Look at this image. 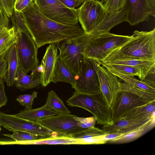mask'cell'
<instances>
[{
    "label": "cell",
    "mask_w": 155,
    "mask_h": 155,
    "mask_svg": "<svg viewBox=\"0 0 155 155\" xmlns=\"http://www.w3.org/2000/svg\"><path fill=\"white\" fill-rule=\"evenodd\" d=\"M28 32L37 48L80 36L85 33L78 25L54 21L43 15L33 2L21 12Z\"/></svg>",
    "instance_id": "6da1fadb"
},
{
    "label": "cell",
    "mask_w": 155,
    "mask_h": 155,
    "mask_svg": "<svg viewBox=\"0 0 155 155\" xmlns=\"http://www.w3.org/2000/svg\"><path fill=\"white\" fill-rule=\"evenodd\" d=\"M132 35L130 40L100 62L128 59L155 62V28L149 31L136 30Z\"/></svg>",
    "instance_id": "7a4b0ae2"
},
{
    "label": "cell",
    "mask_w": 155,
    "mask_h": 155,
    "mask_svg": "<svg viewBox=\"0 0 155 155\" xmlns=\"http://www.w3.org/2000/svg\"><path fill=\"white\" fill-rule=\"evenodd\" d=\"M96 37L90 31L77 37L56 43L59 51V58L76 78L82 70L85 48L90 41Z\"/></svg>",
    "instance_id": "3957f363"
},
{
    "label": "cell",
    "mask_w": 155,
    "mask_h": 155,
    "mask_svg": "<svg viewBox=\"0 0 155 155\" xmlns=\"http://www.w3.org/2000/svg\"><path fill=\"white\" fill-rule=\"evenodd\" d=\"M66 102L69 106L82 108L91 112L100 125L113 124L111 109L101 91L88 94L75 91Z\"/></svg>",
    "instance_id": "277c9868"
},
{
    "label": "cell",
    "mask_w": 155,
    "mask_h": 155,
    "mask_svg": "<svg viewBox=\"0 0 155 155\" xmlns=\"http://www.w3.org/2000/svg\"><path fill=\"white\" fill-rule=\"evenodd\" d=\"M132 38V35H124L110 33L96 37L87 45L84 57L98 62H102L110 54L123 46Z\"/></svg>",
    "instance_id": "5b68a950"
},
{
    "label": "cell",
    "mask_w": 155,
    "mask_h": 155,
    "mask_svg": "<svg viewBox=\"0 0 155 155\" xmlns=\"http://www.w3.org/2000/svg\"><path fill=\"white\" fill-rule=\"evenodd\" d=\"M16 28L17 41L15 45L19 66L27 74L38 66V48L28 31Z\"/></svg>",
    "instance_id": "8992f818"
},
{
    "label": "cell",
    "mask_w": 155,
    "mask_h": 155,
    "mask_svg": "<svg viewBox=\"0 0 155 155\" xmlns=\"http://www.w3.org/2000/svg\"><path fill=\"white\" fill-rule=\"evenodd\" d=\"M41 12L57 22L70 25H78L75 9L70 8L58 0H34Z\"/></svg>",
    "instance_id": "52a82bcc"
},
{
    "label": "cell",
    "mask_w": 155,
    "mask_h": 155,
    "mask_svg": "<svg viewBox=\"0 0 155 155\" xmlns=\"http://www.w3.org/2000/svg\"><path fill=\"white\" fill-rule=\"evenodd\" d=\"M76 10L78 21L85 33L94 28L108 15L103 2L99 0H85Z\"/></svg>",
    "instance_id": "ba28073f"
},
{
    "label": "cell",
    "mask_w": 155,
    "mask_h": 155,
    "mask_svg": "<svg viewBox=\"0 0 155 155\" xmlns=\"http://www.w3.org/2000/svg\"><path fill=\"white\" fill-rule=\"evenodd\" d=\"M0 126L10 131L19 130L42 136H63L53 132L37 121L34 122L0 112Z\"/></svg>",
    "instance_id": "9c48e42d"
},
{
    "label": "cell",
    "mask_w": 155,
    "mask_h": 155,
    "mask_svg": "<svg viewBox=\"0 0 155 155\" xmlns=\"http://www.w3.org/2000/svg\"><path fill=\"white\" fill-rule=\"evenodd\" d=\"M76 115L60 114L40 119L37 121L52 131L70 137L71 135L85 130L74 118Z\"/></svg>",
    "instance_id": "30bf717a"
},
{
    "label": "cell",
    "mask_w": 155,
    "mask_h": 155,
    "mask_svg": "<svg viewBox=\"0 0 155 155\" xmlns=\"http://www.w3.org/2000/svg\"><path fill=\"white\" fill-rule=\"evenodd\" d=\"M98 64L94 59L85 58L82 72L76 78L74 84L72 87L75 91L88 94L100 91L97 72Z\"/></svg>",
    "instance_id": "8fae6325"
},
{
    "label": "cell",
    "mask_w": 155,
    "mask_h": 155,
    "mask_svg": "<svg viewBox=\"0 0 155 155\" xmlns=\"http://www.w3.org/2000/svg\"><path fill=\"white\" fill-rule=\"evenodd\" d=\"M125 21L131 26L155 17V7L149 0H125Z\"/></svg>",
    "instance_id": "7c38bea8"
},
{
    "label": "cell",
    "mask_w": 155,
    "mask_h": 155,
    "mask_svg": "<svg viewBox=\"0 0 155 155\" xmlns=\"http://www.w3.org/2000/svg\"><path fill=\"white\" fill-rule=\"evenodd\" d=\"M150 102L131 93L119 91L110 107L113 122L121 118L127 112L132 108L145 104Z\"/></svg>",
    "instance_id": "4fadbf2b"
},
{
    "label": "cell",
    "mask_w": 155,
    "mask_h": 155,
    "mask_svg": "<svg viewBox=\"0 0 155 155\" xmlns=\"http://www.w3.org/2000/svg\"><path fill=\"white\" fill-rule=\"evenodd\" d=\"M97 72L100 91L110 108L117 93L120 91V82L116 76L103 65L101 66L98 62Z\"/></svg>",
    "instance_id": "5bb4252c"
},
{
    "label": "cell",
    "mask_w": 155,
    "mask_h": 155,
    "mask_svg": "<svg viewBox=\"0 0 155 155\" xmlns=\"http://www.w3.org/2000/svg\"><path fill=\"white\" fill-rule=\"evenodd\" d=\"M154 126L155 116L140 119L121 118L111 125H104L102 129L106 134H124L141 127Z\"/></svg>",
    "instance_id": "9a60e30c"
},
{
    "label": "cell",
    "mask_w": 155,
    "mask_h": 155,
    "mask_svg": "<svg viewBox=\"0 0 155 155\" xmlns=\"http://www.w3.org/2000/svg\"><path fill=\"white\" fill-rule=\"evenodd\" d=\"M58 58V48L56 43L50 44L46 48L40 65L41 71L40 80L43 87H46L52 82L55 64Z\"/></svg>",
    "instance_id": "2e32d148"
},
{
    "label": "cell",
    "mask_w": 155,
    "mask_h": 155,
    "mask_svg": "<svg viewBox=\"0 0 155 155\" xmlns=\"http://www.w3.org/2000/svg\"><path fill=\"white\" fill-rule=\"evenodd\" d=\"M41 69L40 66L35 68L30 75L25 73L18 66L15 84L21 91L37 87L41 85L40 77Z\"/></svg>",
    "instance_id": "e0dca14e"
},
{
    "label": "cell",
    "mask_w": 155,
    "mask_h": 155,
    "mask_svg": "<svg viewBox=\"0 0 155 155\" xmlns=\"http://www.w3.org/2000/svg\"><path fill=\"white\" fill-rule=\"evenodd\" d=\"M106 64H119L134 67L139 71L140 80H144L148 76L155 73V62L134 59L113 60L105 63Z\"/></svg>",
    "instance_id": "ac0fdd59"
},
{
    "label": "cell",
    "mask_w": 155,
    "mask_h": 155,
    "mask_svg": "<svg viewBox=\"0 0 155 155\" xmlns=\"http://www.w3.org/2000/svg\"><path fill=\"white\" fill-rule=\"evenodd\" d=\"M111 73L119 77L124 82L144 90L155 93V76L147 77L139 80L134 76L124 74L111 69H107Z\"/></svg>",
    "instance_id": "d6986e66"
},
{
    "label": "cell",
    "mask_w": 155,
    "mask_h": 155,
    "mask_svg": "<svg viewBox=\"0 0 155 155\" xmlns=\"http://www.w3.org/2000/svg\"><path fill=\"white\" fill-rule=\"evenodd\" d=\"M4 58L8 64V71L4 81L9 87L15 84L17 71L19 66L15 45L12 46L5 55Z\"/></svg>",
    "instance_id": "ffe728a7"
},
{
    "label": "cell",
    "mask_w": 155,
    "mask_h": 155,
    "mask_svg": "<svg viewBox=\"0 0 155 155\" xmlns=\"http://www.w3.org/2000/svg\"><path fill=\"white\" fill-rule=\"evenodd\" d=\"M59 114H60L45 104L38 108L21 110L18 113L14 115L21 118L36 122L41 118Z\"/></svg>",
    "instance_id": "44dd1931"
},
{
    "label": "cell",
    "mask_w": 155,
    "mask_h": 155,
    "mask_svg": "<svg viewBox=\"0 0 155 155\" xmlns=\"http://www.w3.org/2000/svg\"><path fill=\"white\" fill-rule=\"evenodd\" d=\"M155 101L134 107L127 112L121 118L140 119L155 116Z\"/></svg>",
    "instance_id": "7402d4cb"
},
{
    "label": "cell",
    "mask_w": 155,
    "mask_h": 155,
    "mask_svg": "<svg viewBox=\"0 0 155 155\" xmlns=\"http://www.w3.org/2000/svg\"><path fill=\"white\" fill-rule=\"evenodd\" d=\"M75 77L72 73L61 61L58 58L56 63L52 82L56 83L62 82L74 85Z\"/></svg>",
    "instance_id": "603a6c76"
},
{
    "label": "cell",
    "mask_w": 155,
    "mask_h": 155,
    "mask_svg": "<svg viewBox=\"0 0 155 155\" xmlns=\"http://www.w3.org/2000/svg\"><path fill=\"white\" fill-rule=\"evenodd\" d=\"M17 41L16 28L14 26L5 29L0 32V58L15 45Z\"/></svg>",
    "instance_id": "cb8c5ba5"
},
{
    "label": "cell",
    "mask_w": 155,
    "mask_h": 155,
    "mask_svg": "<svg viewBox=\"0 0 155 155\" xmlns=\"http://www.w3.org/2000/svg\"><path fill=\"white\" fill-rule=\"evenodd\" d=\"M154 127L153 126H148L136 129L108 140L106 143H124L131 142L139 138Z\"/></svg>",
    "instance_id": "d4e9b609"
},
{
    "label": "cell",
    "mask_w": 155,
    "mask_h": 155,
    "mask_svg": "<svg viewBox=\"0 0 155 155\" xmlns=\"http://www.w3.org/2000/svg\"><path fill=\"white\" fill-rule=\"evenodd\" d=\"M45 105L59 114H71L63 101L54 91L51 90L48 93Z\"/></svg>",
    "instance_id": "484cf974"
},
{
    "label": "cell",
    "mask_w": 155,
    "mask_h": 155,
    "mask_svg": "<svg viewBox=\"0 0 155 155\" xmlns=\"http://www.w3.org/2000/svg\"><path fill=\"white\" fill-rule=\"evenodd\" d=\"M120 91H124L131 93L139 97L151 101H155V93L147 91L126 82L120 83Z\"/></svg>",
    "instance_id": "4316f807"
},
{
    "label": "cell",
    "mask_w": 155,
    "mask_h": 155,
    "mask_svg": "<svg viewBox=\"0 0 155 155\" xmlns=\"http://www.w3.org/2000/svg\"><path fill=\"white\" fill-rule=\"evenodd\" d=\"M13 134H3L5 136L11 138L16 141L28 142L36 141L45 139L52 137L48 136H42L31 134L24 131L15 130L13 131Z\"/></svg>",
    "instance_id": "83f0119b"
},
{
    "label": "cell",
    "mask_w": 155,
    "mask_h": 155,
    "mask_svg": "<svg viewBox=\"0 0 155 155\" xmlns=\"http://www.w3.org/2000/svg\"><path fill=\"white\" fill-rule=\"evenodd\" d=\"M79 144L78 140L65 136L52 137L36 141L27 142L26 144Z\"/></svg>",
    "instance_id": "f1b7e54d"
},
{
    "label": "cell",
    "mask_w": 155,
    "mask_h": 155,
    "mask_svg": "<svg viewBox=\"0 0 155 155\" xmlns=\"http://www.w3.org/2000/svg\"><path fill=\"white\" fill-rule=\"evenodd\" d=\"M99 63V62H98ZM107 69H111L120 73L129 75L137 76L139 77V71L135 68L123 64H106L99 63Z\"/></svg>",
    "instance_id": "f546056e"
},
{
    "label": "cell",
    "mask_w": 155,
    "mask_h": 155,
    "mask_svg": "<svg viewBox=\"0 0 155 155\" xmlns=\"http://www.w3.org/2000/svg\"><path fill=\"white\" fill-rule=\"evenodd\" d=\"M106 134L102 129L95 126L80 131L71 135L70 137L75 139L90 138Z\"/></svg>",
    "instance_id": "4dcf8cb0"
},
{
    "label": "cell",
    "mask_w": 155,
    "mask_h": 155,
    "mask_svg": "<svg viewBox=\"0 0 155 155\" xmlns=\"http://www.w3.org/2000/svg\"><path fill=\"white\" fill-rule=\"evenodd\" d=\"M125 0H108L104 5L107 14L117 12L124 7Z\"/></svg>",
    "instance_id": "1f68e13d"
},
{
    "label": "cell",
    "mask_w": 155,
    "mask_h": 155,
    "mask_svg": "<svg viewBox=\"0 0 155 155\" xmlns=\"http://www.w3.org/2000/svg\"><path fill=\"white\" fill-rule=\"evenodd\" d=\"M38 92L33 91L31 94H25L17 97L16 100L21 105L25 107L24 110L31 109L33 100L37 97Z\"/></svg>",
    "instance_id": "d6a6232c"
},
{
    "label": "cell",
    "mask_w": 155,
    "mask_h": 155,
    "mask_svg": "<svg viewBox=\"0 0 155 155\" xmlns=\"http://www.w3.org/2000/svg\"><path fill=\"white\" fill-rule=\"evenodd\" d=\"M11 18L12 26L21 31H28L21 12L14 10Z\"/></svg>",
    "instance_id": "836d02e7"
},
{
    "label": "cell",
    "mask_w": 155,
    "mask_h": 155,
    "mask_svg": "<svg viewBox=\"0 0 155 155\" xmlns=\"http://www.w3.org/2000/svg\"><path fill=\"white\" fill-rule=\"evenodd\" d=\"M15 0H0V9L9 18L14 11Z\"/></svg>",
    "instance_id": "e575fe53"
},
{
    "label": "cell",
    "mask_w": 155,
    "mask_h": 155,
    "mask_svg": "<svg viewBox=\"0 0 155 155\" xmlns=\"http://www.w3.org/2000/svg\"><path fill=\"white\" fill-rule=\"evenodd\" d=\"M74 118L76 120L79 121L80 127L84 129L94 127L97 121L94 116L88 117H82L76 115Z\"/></svg>",
    "instance_id": "d590c367"
},
{
    "label": "cell",
    "mask_w": 155,
    "mask_h": 155,
    "mask_svg": "<svg viewBox=\"0 0 155 155\" xmlns=\"http://www.w3.org/2000/svg\"><path fill=\"white\" fill-rule=\"evenodd\" d=\"M104 135L90 138L78 140L79 144H104L106 143V142L104 139Z\"/></svg>",
    "instance_id": "8d00e7d4"
},
{
    "label": "cell",
    "mask_w": 155,
    "mask_h": 155,
    "mask_svg": "<svg viewBox=\"0 0 155 155\" xmlns=\"http://www.w3.org/2000/svg\"><path fill=\"white\" fill-rule=\"evenodd\" d=\"M34 2V0H15L14 10L21 12L29 6Z\"/></svg>",
    "instance_id": "74e56055"
},
{
    "label": "cell",
    "mask_w": 155,
    "mask_h": 155,
    "mask_svg": "<svg viewBox=\"0 0 155 155\" xmlns=\"http://www.w3.org/2000/svg\"><path fill=\"white\" fill-rule=\"evenodd\" d=\"M11 27L9 18L0 9V32Z\"/></svg>",
    "instance_id": "f35d334b"
},
{
    "label": "cell",
    "mask_w": 155,
    "mask_h": 155,
    "mask_svg": "<svg viewBox=\"0 0 155 155\" xmlns=\"http://www.w3.org/2000/svg\"><path fill=\"white\" fill-rule=\"evenodd\" d=\"M4 79L0 80V108L5 105L8 99L5 91Z\"/></svg>",
    "instance_id": "ab89813d"
},
{
    "label": "cell",
    "mask_w": 155,
    "mask_h": 155,
    "mask_svg": "<svg viewBox=\"0 0 155 155\" xmlns=\"http://www.w3.org/2000/svg\"><path fill=\"white\" fill-rule=\"evenodd\" d=\"M4 56L0 58V80L4 79L8 71V64Z\"/></svg>",
    "instance_id": "60d3db41"
},
{
    "label": "cell",
    "mask_w": 155,
    "mask_h": 155,
    "mask_svg": "<svg viewBox=\"0 0 155 155\" xmlns=\"http://www.w3.org/2000/svg\"><path fill=\"white\" fill-rule=\"evenodd\" d=\"M59 1L67 6L72 9L76 8L78 0H58Z\"/></svg>",
    "instance_id": "b9f144b4"
},
{
    "label": "cell",
    "mask_w": 155,
    "mask_h": 155,
    "mask_svg": "<svg viewBox=\"0 0 155 155\" xmlns=\"http://www.w3.org/2000/svg\"><path fill=\"white\" fill-rule=\"evenodd\" d=\"M85 0H78L76 7L80 6Z\"/></svg>",
    "instance_id": "7bdbcfd3"
},
{
    "label": "cell",
    "mask_w": 155,
    "mask_h": 155,
    "mask_svg": "<svg viewBox=\"0 0 155 155\" xmlns=\"http://www.w3.org/2000/svg\"><path fill=\"white\" fill-rule=\"evenodd\" d=\"M153 5V6L155 7V0H149Z\"/></svg>",
    "instance_id": "ee69618b"
},
{
    "label": "cell",
    "mask_w": 155,
    "mask_h": 155,
    "mask_svg": "<svg viewBox=\"0 0 155 155\" xmlns=\"http://www.w3.org/2000/svg\"><path fill=\"white\" fill-rule=\"evenodd\" d=\"M108 1V0H102V1L103 2H107V1Z\"/></svg>",
    "instance_id": "f6af8a7d"
},
{
    "label": "cell",
    "mask_w": 155,
    "mask_h": 155,
    "mask_svg": "<svg viewBox=\"0 0 155 155\" xmlns=\"http://www.w3.org/2000/svg\"><path fill=\"white\" fill-rule=\"evenodd\" d=\"M1 130V126H0V132Z\"/></svg>",
    "instance_id": "bcb514c9"
}]
</instances>
